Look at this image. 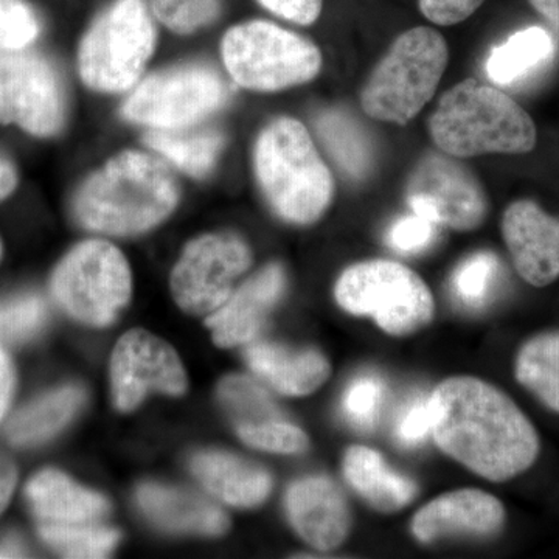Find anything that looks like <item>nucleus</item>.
Wrapping results in <instances>:
<instances>
[{
    "label": "nucleus",
    "mask_w": 559,
    "mask_h": 559,
    "mask_svg": "<svg viewBox=\"0 0 559 559\" xmlns=\"http://www.w3.org/2000/svg\"><path fill=\"white\" fill-rule=\"evenodd\" d=\"M430 404L437 447L485 479H513L538 459L535 426L495 385L450 378L430 393Z\"/></svg>",
    "instance_id": "1"
},
{
    "label": "nucleus",
    "mask_w": 559,
    "mask_h": 559,
    "mask_svg": "<svg viewBox=\"0 0 559 559\" xmlns=\"http://www.w3.org/2000/svg\"><path fill=\"white\" fill-rule=\"evenodd\" d=\"M178 200V183L164 162L140 151H124L83 183L73 212L86 229L121 237L153 229L170 215Z\"/></svg>",
    "instance_id": "2"
},
{
    "label": "nucleus",
    "mask_w": 559,
    "mask_h": 559,
    "mask_svg": "<svg viewBox=\"0 0 559 559\" xmlns=\"http://www.w3.org/2000/svg\"><path fill=\"white\" fill-rule=\"evenodd\" d=\"M429 132L439 150L455 159L530 153L538 138L535 121L513 98L474 79L443 94Z\"/></svg>",
    "instance_id": "3"
},
{
    "label": "nucleus",
    "mask_w": 559,
    "mask_h": 559,
    "mask_svg": "<svg viewBox=\"0 0 559 559\" xmlns=\"http://www.w3.org/2000/svg\"><path fill=\"white\" fill-rule=\"evenodd\" d=\"M253 167L264 198L288 223H314L333 201V176L299 120L280 117L264 127Z\"/></svg>",
    "instance_id": "4"
},
{
    "label": "nucleus",
    "mask_w": 559,
    "mask_h": 559,
    "mask_svg": "<svg viewBox=\"0 0 559 559\" xmlns=\"http://www.w3.org/2000/svg\"><path fill=\"white\" fill-rule=\"evenodd\" d=\"M450 61L447 40L430 27H415L393 40L360 92L371 119L406 124L433 97Z\"/></svg>",
    "instance_id": "5"
},
{
    "label": "nucleus",
    "mask_w": 559,
    "mask_h": 559,
    "mask_svg": "<svg viewBox=\"0 0 559 559\" xmlns=\"http://www.w3.org/2000/svg\"><path fill=\"white\" fill-rule=\"evenodd\" d=\"M221 51L230 79L249 91H285L314 80L322 69V53L312 40L270 21L235 25L224 35Z\"/></svg>",
    "instance_id": "6"
},
{
    "label": "nucleus",
    "mask_w": 559,
    "mask_h": 559,
    "mask_svg": "<svg viewBox=\"0 0 559 559\" xmlns=\"http://www.w3.org/2000/svg\"><path fill=\"white\" fill-rule=\"evenodd\" d=\"M156 27L145 0H114L81 40V80L98 92L120 94L138 84L153 57Z\"/></svg>",
    "instance_id": "7"
},
{
    "label": "nucleus",
    "mask_w": 559,
    "mask_h": 559,
    "mask_svg": "<svg viewBox=\"0 0 559 559\" xmlns=\"http://www.w3.org/2000/svg\"><path fill=\"white\" fill-rule=\"evenodd\" d=\"M334 297L342 310L369 316L392 336L415 333L433 316L432 294L425 280L396 261L353 264L337 280Z\"/></svg>",
    "instance_id": "8"
},
{
    "label": "nucleus",
    "mask_w": 559,
    "mask_h": 559,
    "mask_svg": "<svg viewBox=\"0 0 559 559\" xmlns=\"http://www.w3.org/2000/svg\"><path fill=\"white\" fill-rule=\"evenodd\" d=\"M130 264L108 241L81 242L58 264L51 294L58 305L80 322L108 326L130 301Z\"/></svg>",
    "instance_id": "9"
},
{
    "label": "nucleus",
    "mask_w": 559,
    "mask_h": 559,
    "mask_svg": "<svg viewBox=\"0 0 559 559\" xmlns=\"http://www.w3.org/2000/svg\"><path fill=\"white\" fill-rule=\"evenodd\" d=\"M227 98L229 86L216 70L183 66L143 80L124 102L121 114L151 130H179L204 119Z\"/></svg>",
    "instance_id": "10"
},
{
    "label": "nucleus",
    "mask_w": 559,
    "mask_h": 559,
    "mask_svg": "<svg viewBox=\"0 0 559 559\" xmlns=\"http://www.w3.org/2000/svg\"><path fill=\"white\" fill-rule=\"evenodd\" d=\"M250 264L252 252L237 235H204L187 246L176 264L173 296L190 314H212L229 300L235 282Z\"/></svg>",
    "instance_id": "11"
},
{
    "label": "nucleus",
    "mask_w": 559,
    "mask_h": 559,
    "mask_svg": "<svg viewBox=\"0 0 559 559\" xmlns=\"http://www.w3.org/2000/svg\"><path fill=\"white\" fill-rule=\"evenodd\" d=\"M64 117V91L50 61L32 51H2L0 121L50 138L61 130Z\"/></svg>",
    "instance_id": "12"
},
{
    "label": "nucleus",
    "mask_w": 559,
    "mask_h": 559,
    "mask_svg": "<svg viewBox=\"0 0 559 559\" xmlns=\"http://www.w3.org/2000/svg\"><path fill=\"white\" fill-rule=\"evenodd\" d=\"M406 197L412 212L452 230L477 229L488 212L479 180L448 154H428L418 162Z\"/></svg>",
    "instance_id": "13"
},
{
    "label": "nucleus",
    "mask_w": 559,
    "mask_h": 559,
    "mask_svg": "<svg viewBox=\"0 0 559 559\" xmlns=\"http://www.w3.org/2000/svg\"><path fill=\"white\" fill-rule=\"evenodd\" d=\"M110 385L117 409L131 412L151 392L180 396L187 374L175 349L145 330L120 337L110 359Z\"/></svg>",
    "instance_id": "14"
},
{
    "label": "nucleus",
    "mask_w": 559,
    "mask_h": 559,
    "mask_svg": "<svg viewBox=\"0 0 559 559\" xmlns=\"http://www.w3.org/2000/svg\"><path fill=\"white\" fill-rule=\"evenodd\" d=\"M502 235L518 274L536 288L559 277V218L536 202L522 200L507 207Z\"/></svg>",
    "instance_id": "15"
},
{
    "label": "nucleus",
    "mask_w": 559,
    "mask_h": 559,
    "mask_svg": "<svg viewBox=\"0 0 559 559\" xmlns=\"http://www.w3.org/2000/svg\"><path fill=\"white\" fill-rule=\"evenodd\" d=\"M506 522V509L495 496L480 489H459L440 496L415 514L412 535L419 543L454 536L488 538L498 535Z\"/></svg>",
    "instance_id": "16"
},
{
    "label": "nucleus",
    "mask_w": 559,
    "mask_h": 559,
    "mask_svg": "<svg viewBox=\"0 0 559 559\" xmlns=\"http://www.w3.org/2000/svg\"><path fill=\"white\" fill-rule=\"evenodd\" d=\"M286 511L297 533L318 550H333L348 536L352 516L341 488L325 476L294 481Z\"/></svg>",
    "instance_id": "17"
},
{
    "label": "nucleus",
    "mask_w": 559,
    "mask_h": 559,
    "mask_svg": "<svg viewBox=\"0 0 559 559\" xmlns=\"http://www.w3.org/2000/svg\"><path fill=\"white\" fill-rule=\"evenodd\" d=\"M285 286L283 267L270 264L234 290L229 300L205 320L215 344L230 348L255 340Z\"/></svg>",
    "instance_id": "18"
},
{
    "label": "nucleus",
    "mask_w": 559,
    "mask_h": 559,
    "mask_svg": "<svg viewBox=\"0 0 559 559\" xmlns=\"http://www.w3.org/2000/svg\"><path fill=\"white\" fill-rule=\"evenodd\" d=\"M250 370L272 389L289 396L316 392L331 373L325 356L314 349L293 352L280 345L257 342L246 349Z\"/></svg>",
    "instance_id": "19"
},
{
    "label": "nucleus",
    "mask_w": 559,
    "mask_h": 559,
    "mask_svg": "<svg viewBox=\"0 0 559 559\" xmlns=\"http://www.w3.org/2000/svg\"><path fill=\"white\" fill-rule=\"evenodd\" d=\"M28 503L38 524H86L105 516L109 502L58 471H43L28 481Z\"/></svg>",
    "instance_id": "20"
},
{
    "label": "nucleus",
    "mask_w": 559,
    "mask_h": 559,
    "mask_svg": "<svg viewBox=\"0 0 559 559\" xmlns=\"http://www.w3.org/2000/svg\"><path fill=\"white\" fill-rule=\"evenodd\" d=\"M138 499L154 524L171 532L219 536L229 528L224 511L191 492L145 484L139 488Z\"/></svg>",
    "instance_id": "21"
},
{
    "label": "nucleus",
    "mask_w": 559,
    "mask_h": 559,
    "mask_svg": "<svg viewBox=\"0 0 559 559\" xmlns=\"http://www.w3.org/2000/svg\"><path fill=\"white\" fill-rule=\"evenodd\" d=\"M191 471L213 496L242 509L260 506L272 488V477L266 469L226 452L194 455Z\"/></svg>",
    "instance_id": "22"
},
{
    "label": "nucleus",
    "mask_w": 559,
    "mask_h": 559,
    "mask_svg": "<svg viewBox=\"0 0 559 559\" xmlns=\"http://www.w3.org/2000/svg\"><path fill=\"white\" fill-rule=\"evenodd\" d=\"M344 476L349 487L381 513H395L417 498L418 485L390 468L380 452L352 447L344 457Z\"/></svg>",
    "instance_id": "23"
},
{
    "label": "nucleus",
    "mask_w": 559,
    "mask_h": 559,
    "mask_svg": "<svg viewBox=\"0 0 559 559\" xmlns=\"http://www.w3.org/2000/svg\"><path fill=\"white\" fill-rule=\"evenodd\" d=\"M554 55L550 33L540 27H528L492 49L485 69L492 83L511 86L549 64Z\"/></svg>",
    "instance_id": "24"
},
{
    "label": "nucleus",
    "mask_w": 559,
    "mask_h": 559,
    "mask_svg": "<svg viewBox=\"0 0 559 559\" xmlns=\"http://www.w3.org/2000/svg\"><path fill=\"white\" fill-rule=\"evenodd\" d=\"M84 403V390L64 388L35 401L9 423L7 436L17 447L43 443L72 419Z\"/></svg>",
    "instance_id": "25"
},
{
    "label": "nucleus",
    "mask_w": 559,
    "mask_h": 559,
    "mask_svg": "<svg viewBox=\"0 0 559 559\" xmlns=\"http://www.w3.org/2000/svg\"><path fill=\"white\" fill-rule=\"evenodd\" d=\"M146 143L180 171L193 178H204L215 167L224 138L218 131L179 128L151 130L146 134Z\"/></svg>",
    "instance_id": "26"
},
{
    "label": "nucleus",
    "mask_w": 559,
    "mask_h": 559,
    "mask_svg": "<svg viewBox=\"0 0 559 559\" xmlns=\"http://www.w3.org/2000/svg\"><path fill=\"white\" fill-rule=\"evenodd\" d=\"M316 131L331 159L348 178L362 179L369 175L373 164L371 145L353 117L340 109L326 110L316 120Z\"/></svg>",
    "instance_id": "27"
},
{
    "label": "nucleus",
    "mask_w": 559,
    "mask_h": 559,
    "mask_svg": "<svg viewBox=\"0 0 559 559\" xmlns=\"http://www.w3.org/2000/svg\"><path fill=\"white\" fill-rule=\"evenodd\" d=\"M518 381L559 414V333H543L525 342L516 358Z\"/></svg>",
    "instance_id": "28"
},
{
    "label": "nucleus",
    "mask_w": 559,
    "mask_h": 559,
    "mask_svg": "<svg viewBox=\"0 0 559 559\" xmlns=\"http://www.w3.org/2000/svg\"><path fill=\"white\" fill-rule=\"evenodd\" d=\"M40 538L51 549L68 558H103L119 543L120 535L112 528L86 524H38Z\"/></svg>",
    "instance_id": "29"
},
{
    "label": "nucleus",
    "mask_w": 559,
    "mask_h": 559,
    "mask_svg": "<svg viewBox=\"0 0 559 559\" xmlns=\"http://www.w3.org/2000/svg\"><path fill=\"white\" fill-rule=\"evenodd\" d=\"M218 395L224 409L234 418L235 428L283 418L270 393L241 374L221 381Z\"/></svg>",
    "instance_id": "30"
},
{
    "label": "nucleus",
    "mask_w": 559,
    "mask_h": 559,
    "mask_svg": "<svg viewBox=\"0 0 559 559\" xmlns=\"http://www.w3.org/2000/svg\"><path fill=\"white\" fill-rule=\"evenodd\" d=\"M499 274L500 263L495 253H474L452 274V294L463 307L481 308L492 296Z\"/></svg>",
    "instance_id": "31"
},
{
    "label": "nucleus",
    "mask_w": 559,
    "mask_h": 559,
    "mask_svg": "<svg viewBox=\"0 0 559 559\" xmlns=\"http://www.w3.org/2000/svg\"><path fill=\"white\" fill-rule=\"evenodd\" d=\"M385 392L384 381L374 374H362L349 382L342 401V409L349 425L362 432L377 428Z\"/></svg>",
    "instance_id": "32"
},
{
    "label": "nucleus",
    "mask_w": 559,
    "mask_h": 559,
    "mask_svg": "<svg viewBox=\"0 0 559 559\" xmlns=\"http://www.w3.org/2000/svg\"><path fill=\"white\" fill-rule=\"evenodd\" d=\"M151 13L171 32L189 35L218 17L219 0H150Z\"/></svg>",
    "instance_id": "33"
},
{
    "label": "nucleus",
    "mask_w": 559,
    "mask_h": 559,
    "mask_svg": "<svg viewBox=\"0 0 559 559\" xmlns=\"http://www.w3.org/2000/svg\"><path fill=\"white\" fill-rule=\"evenodd\" d=\"M237 432L249 447L277 454H300L310 447L307 433L285 418L271 419L261 425L238 426Z\"/></svg>",
    "instance_id": "34"
},
{
    "label": "nucleus",
    "mask_w": 559,
    "mask_h": 559,
    "mask_svg": "<svg viewBox=\"0 0 559 559\" xmlns=\"http://www.w3.org/2000/svg\"><path fill=\"white\" fill-rule=\"evenodd\" d=\"M46 305L36 296L0 305V344L31 340L46 322Z\"/></svg>",
    "instance_id": "35"
},
{
    "label": "nucleus",
    "mask_w": 559,
    "mask_h": 559,
    "mask_svg": "<svg viewBox=\"0 0 559 559\" xmlns=\"http://www.w3.org/2000/svg\"><path fill=\"white\" fill-rule=\"evenodd\" d=\"M39 32L38 16L25 0H0V50H24Z\"/></svg>",
    "instance_id": "36"
},
{
    "label": "nucleus",
    "mask_w": 559,
    "mask_h": 559,
    "mask_svg": "<svg viewBox=\"0 0 559 559\" xmlns=\"http://www.w3.org/2000/svg\"><path fill=\"white\" fill-rule=\"evenodd\" d=\"M401 447L415 448L432 433V404L430 395H417L401 407L393 428Z\"/></svg>",
    "instance_id": "37"
},
{
    "label": "nucleus",
    "mask_w": 559,
    "mask_h": 559,
    "mask_svg": "<svg viewBox=\"0 0 559 559\" xmlns=\"http://www.w3.org/2000/svg\"><path fill=\"white\" fill-rule=\"evenodd\" d=\"M437 224L412 212L390 227L385 242L401 253H417L428 249L437 237Z\"/></svg>",
    "instance_id": "38"
},
{
    "label": "nucleus",
    "mask_w": 559,
    "mask_h": 559,
    "mask_svg": "<svg viewBox=\"0 0 559 559\" xmlns=\"http://www.w3.org/2000/svg\"><path fill=\"white\" fill-rule=\"evenodd\" d=\"M484 2L485 0H418V9L432 24L450 27L468 20Z\"/></svg>",
    "instance_id": "39"
},
{
    "label": "nucleus",
    "mask_w": 559,
    "mask_h": 559,
    "mask_svg": "<svg viewBox=\"0 0 559 559\" xmlns=\"http://www.w3.org/2000/svg\"><path fill=\"white\" fill-rule=\"evenodd\" d=\"M263 9L297 25H312L322 13L323 0H259Z\"/></svg>",
    "instance_id": "40"
},
{
    "label": "nucleus",
    "mask_w": 559,
    "mask_h": 559,
    "mask_svg": "<svg viewBox=\"0 0 559 559\" xmlns=\"http://www.w3.org/2000/svg\"><path fill=\"white\" fill-rule=\"evenodd\" d=\"M14 388V371L7 353L0 348V421L9 409L11 395Z\"/></svg>",
    "instance_id": "41"
},
{
    "label": "nucleus",
    "mask_w": 559,
    "mask_h": 559,
    "mask_svg": "<svg viewBox=\"0 0 559 559\" xmlns=\"http://www.w3.org/2000/svg\"><path fill=\"white\" fill-rule=\"evenodd\" d=\"M14 485H16V468L9 459L0 455V513L9 506Z\"/></svg>",
    "instance_id": "42"
},
{
    "label": "nucleus",
    "mask_w": 559,
    "mask_h": 559,
    "mask_svg": "<svg viewBox=\"0 0 559 559\" xmlns=\"http://www.w3.org/2000/svg\"><path fill=\"white\" fill-rule=\"evenodd\" d=\"M528 3L559 33V0H528Z\"/></svg>",
    "instance_id": "43"
},
{
    "label": "nucleus",
    "mask_w": 559,
    "mask_h": 559,
    "mask_svg": "<svg viewBox=\"0 0 559 559\" xmlns=\"http://www.w3.org/2000/svg\"><path fill=\"white\" fill-rule=\"evenodd\" d=\"M17 183V176L9 162L0 160V200L9 197Z\"/></svg>",
    "instance_id": "44"
},
{
    "label": "nucleus",
    "mask_w": 559,
    "mask_h": 559,
    "mask_svg": "<svg viewBox=\"0 0 559 559\" xmlns=\"http://www.w3.org/2000/svg\"><path fill=\"white\" fill-rule=\"evenodd\" d=\"M27 557V551L17 539H3L0 543V558H22Z\"/></svg>",
    "instance_id": "45"
},
{
    "label": "nucleus",
    "mask_w": 559,
    "mask_h": 559,
    "mask_svg": "<svg viewBox=\"0 0 559 559\" xmlns=\"http://www.w3.org/2000/svg\"><path fill=\"white\" fill-rule=\"evenodd\" d=\"M0 253H2V248H0Z\"/></svg>",
    "instance_id": "46"
}]
</instances>
